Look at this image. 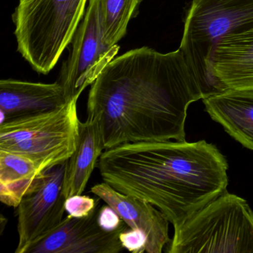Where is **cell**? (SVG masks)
Listing matches in <instances>:
<instances>
[{
  "mask_svg": "<svg viewBox=\"0 0 253 253\" xmlns=\"http://www.w3.org/2000/svg\"><path fill=\"white\" fill-rule=\"evenodd\" d=\"M63 85L5 79L0 81L1 122L10 118L49 112L69 101Z\"/></svg>",
  "mask_w": 253,
  "mask_h": 253,
  "instance_id": "obj_12",
  "label": "cell"
},
{
  "mask_svg": "<svg viewBox=\"0 0 253 253\" xmlns=\"http://www.w3.org/2000/svg\"><path fill=\"white\" fill-rule=\"evenodd\" d=\"M100 204L85 217L68 215L51 233L25 253H118L124 250L120 234L128 225L112 232L99 224Z\"/></svg>",
  "mask_w": 253,
  "mask_h": 253,
  "instance_id": "obj_9",
  "label": "cell"
},
{
  "mask_svg": "<svg viewBox=\"0 0 253 253\" xmlns=\"http://www.w3.org/2000/svg\"><path fill=\"white\" fill-rule=\"evenodd\" d=\"M169 253H253V211L227 192L174 230Z\"/></svg>",
  "mask_w": 253,
  "mask_h": 253,
  "instance_id": "obj_5",
  "label": "cell"
},
{
  "mask_svg": "<svg viewBox=\"0 0 253 253\" xmlns=\"http://www.w3.org/2000/svg\"><path fill=\"white\" fill-rule=\"evenodd\" d=\"M203 103L213 121L253 151V91L224 90L203 99Z\"/></svg>",
  "mask_w": 253,
  "mask_h": 253,
  "instance_id": "obj_13",
  "label": "cell"
},
{
  "mask_svg": "<svg viewBox=\"0 0 253 253\" xmlns=\"http://www.w3.org/2000/svg\"><path fill=\"white\" fill-rule=\"evenodd\" d=\"M67 161L42 172L16 209L18 245L16 253H25L61 223L66 211L63 194Z\"/></svg>",
  "mask_w": 253,
  "mask_h": 253,
  "instance_id": "obj_8",
  "label": "cell"
},
{
  "mask_svg": "<svg viewBox=\"0 0 253 253\" xmlns=\"http://www.w3.org/2000/svg\"><path fill=\"white\" fill-rule=\"evenodd\" d=\"M108 43L118 45L126 34L128 23L135 17L142 0H100Z\"/></svg>",
  "mask_w": 253,
  "mask_h": 253,
  "instance_id": "obj_16",
  "label": "cell"
},
{
  "mask_svg": "<svg viewBox=\"0 0 253 253\" xmlns=\"http://www.w3.org/2000/svg\"><path fill=\"white\" fill-rule=\"evenodd\" d=\"M253 28V0H193L180 49L207 96L220 92L211 76L214 47L223 37Z\"/></svg>",
  "mask_w": 253,
  "mask_h": 253,
  "instance_id": "obj_6",
  "label": "cell"
},
{
  "mask_svg": "<svg viewBox=\"0 0 253 253\" xmlns=\"http://www.w3.org/2000/svg\"><path fill=\"white\" fill-rule=\"evenodd\" d=\"M78 99L54 110L10 118L0 124V151L29 158L42 172L67 161L79 138Z\"/></svg>",
  "mask_w": 253,
  "mask_h": 253,
  "instance_id": "obj_4",
  "label": "cell"
},
{
  "mask_svg": "<svg viewBox=\"0 0 253 253\" xmlns=\"http://www.w3.org/2000/svg\"><path fill=\"white\" fill-rule=\"evenodd\" d=\"M99 204V201L87 195H77L66 199L65 207L69 215L76 217L88 215Z\"/></svg>",
  "mask_w": 253,
  "mask_h": 253,
  "instance_id": "obj_17",
  "label": "cell"
},
{
  "mask_svg": "<svg viewBox=\"0 0 253 253\" xmlns=\"http://www.w3.org/2000/svg\"><path fill=\"white\" fill-rule=\"evenodd\" d=\"M88 0H20L14 14L17 50L39 74L57 65L85 15Z\"/></svg>",
  "mask_w": 253,
  "mask_h": 253,
  "instance_id": "obj_3",
  "label": "cell"
},
{
  "mask_svg": "<svg viewBox=\"0 0 253 253\" xmlns=\"http://www.w3.org/2000/svg\"><path fill=\"white\" fill-rule=\"evenodd\" d=\"M98 167L103 182L155 206L174 230L227 192L226 158L205 140L123 143L104 150Z\"/></svg>",
  "mask_w": 253,
  "mask_h": 253,
  "instance_id": "obj_2",
  "label": "cell"
},
{
  "mask_svg": "<svg viewBox=\"0 0 253 253\" xmlns=\"http://www.w3.org/2000/svg\"><path fill=\"white\" fill-rule=\"evenodd\" d=\"M120 240L124 249L133 253L146 252V238L140 230L133 229L128 226L120 234Z\"/></svg>",
  "mask_w": 253,
  "mask_h": 253,
  "instance_id": "obj_18",
  "label": "cell"
},
{
  "mask_svg": "<svg viewBox=\"0 0 253 253\" xmlns=\"http://www.w3.org/2000/svg\"><path fill=\"white\" fill-rule=\"evenodd\" d=\"M98 222L100 226L108 232L117 230L120 228L128 225L108 204L100 207L98 214Z\"/></svg>",
  "mask_w": 253,
  "mask_h": 253,
  "instance_id": "obj_19",
  "label": "cell"
},
{
  "mask_svg": "<svg viewBox=\"0 0 253 253\" xmlns=\"http://www.w3.org/2000/svg\"><path fill=\"white\" fill-rule=\"evenodd\" d=\"M72 44V51L57 81L69 100L79 98L119 51V45H110L105 38L100 0H88L85 15Z\"/></svg>",
  "mask_w": 253,
  "mask_h": 253,
  "instance_id": "obj_7",
  "label": "cell"
},
{
  "mask_svg": "<svg viewBox=\"0 0 253 253\" xmlns=\"http://www.w3.org/2000/svg\"><path fill=\"white\" fill-rule=\"evenodd\" d=\"M207 97L180 48L163 54L142 47L115 57L93 83L87 119L98 124L105 150L184 141L189 104Z\"/></svg>",
  "mask_w": 253,
  "mask_h": 253,
  "instance_id": "obj_1",
  "label": "cell"
},
{
  "mask_svg": "<svg viewBox=\"0 0 253 253\" xmlns=\"http://www.w3.org/2000/svg\"><path fill=\"white\" fill-rule=\"evenodd\" d=\"M42 173L38 166L29 158L0 151V200L2 203L17 208Z\"/></svg>",
  "mask_w": 253,
  "mask_h": 253,
  "instance_id": "obj_15",
  "label": "cell"
},
{
  "mask_svg": "<svg viewBox=\"0 0 253 253\" xmlns=\"http://www.w3.org/2000/svg\"><path fill=\"white\" fill-rule=\"evenodd\" d=\"M91 192L110 206L130 228L144 234L146 253H162L170 241L169 221L161 210L147 201L118 192L105 182L93 186Z\"/></svg>",
  "mask_w": 253,
  "mask_h": 253,
  "instance_id": "obj_11",
  "label": "cell"
},
{
  "mask_svg": "<svg viewBox=\"0 0 253 253\" xmlns=\"http://www.w3.org/2000/svg\"><path fill=\"white\" fill-rule=\"evenodd\" d=\"M103 150L104 145L98 124L88 119L81 122L78 145L68 159L65 173L63 194L66 199L73 195H82Z\"/></svg>",
  "mask_w": 253,
  "mask_h": 253,
  "instance_id": "obj_14",
  "label": "cell"
},
{
  "mask_svg": "<svg viewBox=\"0 0 253 253\" xmlns=\"http://www.w3.org/2000/svg\"><path fill=\"white\" fill-rule=\"evenodd\" d=\"M213 81L220 91H253V28L223 37L210 61Z\"/></svg>",
  "mask_w": 253,
  "mask_h": 253,
  "instance_id": "obj_10",
  "label": "cell"
}]
</instances>
